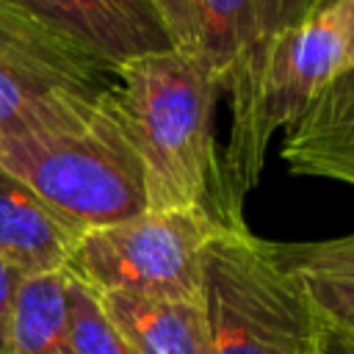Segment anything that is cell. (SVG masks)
Segmentation results:
<instances>
[{
    "label": "cell",
    "mask_w": 354,
    "mask_h": 354,
    "mask_svg": "<svg viewBox=\"0 0 354 354\" xmlns=\"http://www.w3.org/2000/svg\"><path fill=\"white\" fill-rule=\"evenodd\" d=\"M216 97L196 55L166 50L122 64L111 105L144 163L149 210H202L227 227H243L227 205L213 136Z\"/></svg>",
    "instance_id": "6da1fadb"
},
{
    "label": "cell",
    "mask_w": 354,
    "mask_h": 354,
    "mask_svg": "<svg viewBox=\"0 0 354 354\" xmlns=\"http://www.w3.org/2000/svg\"><path fill=\"white\" fill-rule=\"evenodd\" d=\"M196 58L218 94H227L260 61L277 30L310 14L321 0H191Z\"/></svg>",
    "instance_id": "ba28073f"
},
{
    "label": "cell",
    "mask_w": 354,
    "mask_h": 354,
    "mask_svg": "<svg viewBox=\"0 0 354 354\" xmlns=\"http://www.w3.org/2000/svg\"><path fill=\"white\" fill-rule=\"evenodd\" d=\"M111 94L80 122L0 136V166L83 230L149 210L147 171Z\"/></svg>",
    "instance_id": "3957f363"
},
{
    "label": "cell",
    "mask_w": 354,
    "mask_h": 354,
    "mask_svg": "<svg viewBox=\"0 0 354 354\" xmlns=\"http://www.w3.org/2000/svg\"><path fill=\"white\" fill-rule=\"evenodd\" d=\"M3 354H75L66 307V271L19 279Z\"/></svg>",
    "instance_id": "4fadbf2b"
},
{
    "label": "cell",
    "mask_w": 354,
    "mask_h": 354,
    "mask_svg": "<svg viewBox=\"0 0 354 354\" xmlns=\"http://www.w3.org/2000/svg\"><path fill=\"white\" fill-rule=\"evenodd\" d=\"M116 75L17 0H0V136L86 119Z\"/></svg>",
    "instance_id": "5b68a950"
},
{
    "label": "cell",
    "mask_w": 354,
    "mask_h": 354,
    "mask_svg": "<svg viewBox=\"0 0 354 354\" xmlns=\"http://www.w3.org/2000/svg\"><path fill=\"white\" fill-rule=\"evenodd\" d=\"M105 315L136 354H210L199 299L97 293Z\"/></svg>",
    "instance_id": "8fae6325"
},
{
    "label": "cell",
    "mask_w": 354,
    "mask_h": 354,
    "mask_svg": "<svg viewBox=\"0 0 354 354\" xmlns=\"http://www.w3.org/2000/svg\"><path fill=\"white\" fill-rule=\"evenodd\" d=\"M83 227L0 166V257L22 277L64 274Z\"/></svg>",
    "instance_id": "30bf717a"
},
{
    "label": "cell",
    "mask_w": 354,
    "mask_h": 354,
    "mask_svg": "<svg viewBox=\"0 0 354 354\" xmlns=\"http://www.w3.org/2000/svg\"><path fill=\"white\" fill-rule=\"evenodd\" d=\"M221 227L202 210H144L86 230L66 274L94 293L199 299L202 254Z\"/></svg>",
    "instance_id": "8992f818"
},
{
    "label": "cell",
    "mask_w": 354,
    "mask_h": 354,
    "mask_svg": "<svg viewBox=\"0 0 354 354\" xmlns=\"http://www.w3.org/2000/svg\"><path fill=\"white\" fill-rule=\"evenodd\" d=\"M169 30L171 39L177 44V50H185L191 55H196V14H194V3L191 0H155Z\"/></svg>",
    "instance_id": "9a60e30c"
},
{
    "label": "cell",
    "mask_w": 354,
    "mask_h": 354,
    "mask_svg": "<svg viewBox=\"0 0 354 354\" xmlns=\"http://www.w3.org/2000/svg\"><path fill=\"white\" fill-rule=\"evenodd\" d=\"M310 354H354V332L324 318V326Z\"/></svg>",
    "instance_id": "e0dca14e"
},
{
    "label": "cell",
    "mask_w": 354,
    "mask_h": 354,
    "mask_svg": "<svg viewBox=\"0 0 354 354\" xmlns=\"http://www.w3.org/2000/svg\"><path fill=\"white\" fill-rule=\"evenodd\" d=\"M274 260L310 293L315 310L354 332V232L324 241H268Z\"/></svg>",
    "instance_id": "7c38bea8"
},
{
    "label": "cell",
    "mask_w": 354,
    "mask_h": 354,
    "mask_svg": "<svg viewBox=\"0 0 354 354\" xmlns=\"http://www.w3.org/2000/svg\"><path fill=\"white\" fill-rule=\"evenodd\" d=\"M199 301L210 354H310L324 326L304 285L246 224L205 246Z\"/></svg>",
    "instance_id": "277c9868"
},
{
    "label": "cell",
    "mask_w": 354,
    "mask_h": 354,
    "mask_svg": "<svg viewBox=\"0 0 354 354\" xmlns=\"http://www.w3.org/2000/svg\"><path fill=\"white\" fill-rule=\"evenodd\" d=\"M354 0H321L310 14L274 33L260 61L230 94V141L221 155L230 210L241 216L257 185L277 130H288L348 66Z\"/></svg>",
    "instance_id": "7a4b0ae2"
},
{
    "label": "cell",
    "mask_w": 354,
    "mask_h": 354,
    "mask_svg": "<svg viewBox=\"0 0 354 354\" xmlns=\"http://www.w3.org/2000/svg\"><path fill=\"white\" fill-rule=\"evenodd\" d=\"M279 152L290 174L354 185V28L348 66L285 130Z\"/></svg>",
    "instance_id": "9c48e42d"
},
{
    "label": "cell",
    "mask_w": 354,
    "mask_h": 354,
    "mask_svg": "<svg viewBox=\"0 0 354 354\" xmlns=\"http://www.w3.org/2000/svg\"><path fill=\"white\" fill-rule=\"evenodd\" d=\"M113 75L122 64L177 50L155 0H17Z\"/></svg>",
    "instance_id": "52a82bcc"
},
{
    "label": "cell",
    "mask_w": 354,
    "mask_h": 354,
    "mask_svg": "<svg viewBox=\"0 0 354 354\" xmlns=\"http://www.w3.org/2000/svg\"><path fill=\"white\" fill-rule=\"evenodd\" d=\"M66 307L75 354H136L105 315L94 290L66 274Z\"/></svg>",
    "instance_id": "5bb4252c"
},
{
    "label": "cell",
    "mask_w": 354,
    "mask_h": 354,
    "mask_svg": "<svg viewBox=\"0 0 354 354\" xmlns=\"http://www.w3.org/2000/svg\"><path fill=\"white\" fill-rule=\"evenodd\" d=\"M19 279H22V274L0 257V354L6 351L8 324H11V313H14V299H17Z\"/></svg>",
    "instance_id": "2e32d148"
}]
</instances>
